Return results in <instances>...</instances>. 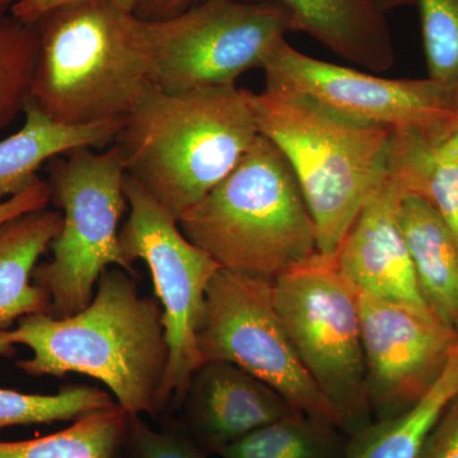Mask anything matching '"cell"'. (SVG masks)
Returning <instances> with one entry per match:
<instances>
[{
  "instance_id": "13",
  "label": "cell",
  "mask_w": 458,
  "mask_h": 458,
  "mask_svg": "<svg viewBox=\"0 0 458 458\" xmlns=\"http://www.w3.org/2000/svg\"><path fill=\"white\" fill-rule=\"evenodd\" d=\"M180 408L181 426L207 454H221L259 428L300 412L270 386L219 360L192 373Z\"/></svg>"
},
{
  "instance_id": "5",
  "label": "cell",
  "mask_w": 458,
  "mask_h": 458,
  "mask_svg": "<svg viewBox=\"0 0 458 458\" xmlns=\"http://www.w3.org/2000/svg\"><path fill=\"white\" fill-rule=\"evenodd\" d=\"M177 222L221 269L254 278L274 282L318 254L315 223L294 172L261 134L231 174Z\"/></svg>"
},
{
  "instance_id": "17",
  "label": "cell",
  "mask_w": 458,
  "mask_h": 458,
  "mask_svg": "<svg viewBox=\"0 0 458 458\" xmlns=\"http://www.w3.org/2000/svg\"><path fill=\"white\" fill-rule=\"evenodd\" d=\"M399 221L428 309L458 334V241L439 214L417 197H401Z\"/></svg>"
},
{
  "instance_id": "14",
  "label": "cell",
  "mask_w": 458,
  "mask_h": 458,
  "mask_svg": "<svg viewBox=\"0 0 458 458\" xmlns=\"http://www.w3.org/2000/svg\"><path fill=\"white\" fill-rule=\"evenodd\" d=\"M401 194L386 179L358 214L335 255L344 276L363 293L428 310L399 221Z\"/></svg>"
},
{
  "instance_id": "22",
  "label": "cell",
  "mask_w": 458,
  "mask_h": 458,
  "mask_svg": "<svg viewBox=\"0 0 458 458\" xmlns=\"http://www.w3.org/2000/svg\"><path fill=\"white\" fill-rule=\"evenodd\" d=\"M346 434L327 421L291 415L229 445L222 458H343Z\"/></svg>"
},
{
  "instance_id": "1",
  "label": "cell",
  "mask_w": 458,
  "mask_h": 458,
  "mask_svg": "<svg viewBox=\"0 0 458 458\" xmlns=\"http://www.w3.org/2000/svg\"><path fill=\"white\" fill-rule=\"evenodd\" d=\"M14 345L32 351V358L16 361L27 375L81 373L106 386L131 417L162 412L170 357L164 310L157 298L140 294L128 271H105L89 306L71 318L33 313L16 327H0V355H13Z\"/></svg>"
},
{
  "instance_id": "7",
  "label": "cell",
  "mask_w": 458,
  "mask_h": 458,
  "mask_svg": "<svg viewBox=\"0 0 458 458\" xmlns=\"http://www.w3.org/2000/svg\"><path fill=\"white\" fill-rule=\"evenodd\" d=\"M274 302L304 369L348 436L373 420L361 345L360 292L335 256L313 255L273 282Z\"/></svg>"
},
{
  "instance_id": "11",
  "label": "cell",
  "mask_w": 458,
  "mask_h": 458,
  "mask_svg": "<svg viewBox=\"0 0 458 458\" xmlns=\"http://www.w3.org/2000/svg\"><path fill=\"white\" fill-rule=\"evenodd\" d=\"M267 89L315 99L357 122L441 143L458 116V87L430 80H388L322 62L280 42L262 68Z\"/></svg>"
},
{
  "instance_id": "15",
  "label": "cell",
  "mask_w": 458,
  "mask_h": 458,
  "mask_svg": "<svg viewBox=\"0 0 458 458\" xmlns=\"http://www.w3.org/2000/svg\"><path fill=\"white\" fill-rule=\"evenodd\" d=\"M284 9L293 32H304L352 64L373 72L393 66L387 13L372 0H243Z\"/></svg>"
},
{
  "instance_id": "20",
  "label": "cell",
  "mask_w": 458,
  "mask_h": 458,
  "mask_svg": "<svg viewBox=\"0 0 458 458\" xmlns=\"http://www.w3.org/2000/svg\"><path fill=\"white\" fill-rule=\"evenodd\" d=\"M388 179L401 197L427 201L458 241V164L439 143L420 135L393 132Z\"/></svg>"
},
{
  "instance_id": "23",
  "label": "cell",
  "mask_w": 458,
  "mask_h": 458,
  "mask_svg": "<svg viewBox=\"0 0 458 458\" xmlns=\"http://www.w3.org/2000/svg\"><path fill=\"white\" fill-rule=\"evenodd\" d=\"M113 394L92 386H65L54 394H33L0 388V432L14 426L77 420L116 405Z\"/></svg>"
},
{
  "instance_id": "34",
  "label": "cell",
  "mask_w": 458,
  "mask_h": 458,
  "mask_svg": "<svg viewBox=\"0 0 458 458\" xmlns=\"http://www.w3.org/2000/svg\"><path fill=\"white\" fill-rule=\"evenodd\" d=\"M8 11L7 8L4 7V5L0 4V13H3V12Z\"/></svg>"
},
{
  "instance_id": "19",
  "label": "cell",
  "mask_w": 458,
  "mask_h": 458,
  "mask_svg": "<svg viewBox=\"0 0 458 458\" xmlns=\"http://www.w3.org/2000/svg\"><path fill=\"white\" fill-rule=\"evenodd\" d=\"M458 396V342L442 375L415 405L346 436L343 458H418L442 412Z\"/></svg>"
},
{
  "instance_id": "4",
  "label": "cell",
  "mask_w": 458,
  "mask_h": 458,
  "mask_svg": "<svg viewBox=\"0 0 458 458\" xmlns=\"http://www.w3.org/2000/svg\"><path fill=\"white\" fill-rule=\"evenodd\" d=\"M256 123L294 172L315 223L318 252L334 256L384 185L393 132L276 89L252 92Z\"/></svg>"
},
{
  "instance_id": "33",
  "label": "cell",
  "mask_w": 458,
  "mask_h": 458,
  "mask_svg": "<svg viewBox=\"0 0 458 458\" xmlns=\"http://www.w3.org/2000/svg\"><path fill=\"white\" fill-rule=\"evenodd\" d=\"M16 2L17 0H0V4L4 5L5 8L9 9Z\"/></svg>"
},
{
  "instance_id": "8",
  "label": "cell",
  "mask_w": 458,
  "mask_h": 458,
  "mask_svg": "<svg viewBox=\"0 0 458 458\" xmlns=\"http://www.w3.org/2000/svg\"><path fill=\"white\" fill-rule=\"evenodd\" d=\"M143 21L153 84L168 92L236 84L264 68L293 32L284 9L243 0H200L174 16Z\"/></svg>"
},
{
  "instance_id": "27",
  "label": "cell",
  "mask_w": 458,
  "mask_h": 458,
  "mask_svg": "<svg viewBox=\"0 0 458 458\" xmlns=\"http://www.w3.org/2000/svg\"><path fill=\"white\" fill-rule=\"evenodd\" d=\"M418 458H458V396L434 424Z\"/></svg>"
},
{
  "instance_id": "9",
  "label": "cell",
  "mask_w": 458,
  "mask_h": 458,
  "mask_svg": "<svg viewBox=\"0 0 458 458\" xmlns=\"http://www.w3.org/2000/svg\"><path fill=\"white\" fill-rule=\"evenodd\" d=\"M125 194L129 216L120 229V245L129 264L146 262L164 310L170 351L159 393L164 412L180 408L192 373L203 363L198 333L204 321L208 285L221 267L190 242L177 219L129 174Z\"/></svg>"
},
{
  "instance_id": "10",
  "label": "cell",
  "mask_w": 458,
  "mask_h": 458,
  "mask_svg": "<svg viewBox=\"0 0 458 458\" xmlns=\"http://www.w3.org/2000/svg\"><path fill=\"white\" fill-rule=\"evenodd\" d=\"M198 346L203 363L234 364L270 386L297 411L344 432L342 415L313 382L286 333L270 280L216 271L208 285Z\"/></svg>"
},
{
  "instance_id": "2",
  "label": "cell",
  "mask_w": 458,
  "mask_h": 458,
  "mask_svg": "<svg viewBox=\"0 0 458 458\" xmlns=\"http://www.w3.org/2000/svg\"><path fill=\"white\" fill-rule=\"evenodd\" d=\"M251 90L237 84L168 92L150 86L114 140L126 174L179 219L251 149Z\"/></svg>"
},
{
  "instance_id": "31",
  "label": "cell",
  "mask_w": 458,
  "mask_h": 458,
  "mask_svg": "<svg viewBox=\"0 0 458 458\" xmlns=\"http://www.w3.org/2000/svg\"><path fill=\"white\" fill-rule=\"evenodd\" d=\"M439 147H441L445 155L450 156L458 164V116L454 129H452L448 137L439 143Z\"/></svg>"
},
{
  "instance_id": "30",
  "label": "cell",
  "mask_w": 458,
  "mask_h": 458,
  "mask_svg": "<svg viewBox=\"0 0 458 458\" xmlns=\"http://www.w3.org/2000/svg\"><path fill=\"white\" fill-rule=\"evenodd\" d=\"M200 0H144L137 14L143 20H162L181 13Z\"/></svg>"
},
{
  "instance_id": "21",
  "label": "cell",
  "mask_w": 458,
  "mask_h": 458,
  "mask_svg": "<svg viewBox=\"0 0 458 458\" xmlns=\"http://www.w3.org/2000/svg\"><path fill=\"white\" fill-rule=\"evenodd\" d=\"M128 418L116 403L41 438L0 441V458H117L125 441Z\"/></svg>"
},
{
  "instance_id": "26",
  "label": "cell",
  "mask_w": 458,
  "mask_h": 458,
  "mask_svg": "<svg viewBox=\"0 0 458 458\" xmlns=\"http://www.w3.org/2000/svg\"><path fill=\"white\" fill-rule=\"evenodd\" d=\"M123 451L126 458H207L177 421L153 429L141 417L128 418Z\"/></svg>"
},
{
  "instance_id": "12",
  "label": "cell",
  "mask_w": 458,
  "mask_h": 458,
  "mask_svg": "<svg viewBox=\"0 0 458 458\" xmlns=\"http://www.w3.org/2000/svg\"><path fill=\"white\" fill-rule=\"evenodd\" d=\"M364 384L373 420L411 408L442 375L458 334L432 312L360 292Z\"/></svg>"
},
{
  "instance_id": "24",
  "label": "cell",
  "mask_w": 458,
  "mask_h": 458,
  "mask_svg": "<svg viewBox=\"0 0 458 458\" xmlns=\"http://www.w3.org/2000/svg\"><path fill=\"white\" fill-rule=\"evenodd\" d=\"M38 29L7 11L0 13V131L25 113L31 99Z\"/></svg>"
},
{
  "instance_id": "16",
  "label": "cell",
  "mask_w": 458,
  "mask_h": 458,
  "mask_svg": "<svg viewBox=\"0 0 458 458\" xmlns=\"http://www.w3.org/2000/svg\"><path fill=\"white\" fill-rule=\"evenodd\" d=\"M25 122L0 140V203L31 188L38 172L51 159L78 148H101L114 143L123 120L66 125L51 119L30 99Z\"/></svg>"
},
{
  "instance_id": "18",
  "label": "cell",
  "mask_w": 458,
  "mask_h": 458,
  "mask_svg": "<svg viewBox=\"0 0 458 458\" xmlns=\"http://www.w3.org/2000/svg\"><path fill=\"white\" fill-rule=\"evenodd\" d=\"M60 210H35L0 225V327L49 313L50 297L33 282L41 256L62 228Z\"/></svg>"
},
{
  "instance_id": "6",
  "label": "cell",
  "mask_w": 458,
  "mask_h": 458,
  "mask_svg": "<svg viewBox=\"0 0 458 458\" xmlns=\"http://www.w3.org/2000/svg\"><path fill=\"white\" fill-rule=\"evenodd\" d=\"M60 157L47 165V183L51 201L63 214L62 228L50 245L53 258L38 265L33 282L49 294V315L64 318L89 306L99 276L111 267L132 276L137 271L120 245L128 199L117 147L105 152L78 148Z\"/></svg>"
},
{
  "instance_id": "32",
  "label": "cell",
  "mask_w": 458,
  "mask_h": 458,
  "mask_svg": "<svg viewBox=\"0 0 458 458\" xmlns=\"http://www.w3.org/2000/svg\"><path fill=\"white\" fill-rule=\"evenodd\" d=\"M372 2L385 13H388L393 9L403 7V5L412 4V0H372Z\"/></svg>"
},
{
  "instance_id": "35",
  "label": "cell",
  "mask_w": 458,
  "mask_h": 458,
  "mask_svg": "<svg viewBox=\"0 0 458 458\" xmlns=\"http://www.w3.org/2000/svg\"><path fill=\"white\" fill-rule=\"evenodd\" d=\"M117 458H119V457H117Z\"/></svg>"
},
{
  "instance_id": "25",
  "label": "cell",
  "mask_w": 458,
  "mask_h": 458,
  "mask_svg": "<svg viewBox=\"0 0 458 458\" xmlns=\"http://www.w3.org/2000/svg\"><path fill=\"white\" fill-rule=\"evenodd\" d=\"M430 80L458 87V0H412Z\"/></svg>"
},
{
  "instance_id": "29",
  "label": "cell",
  "mask_w": 458,
  "mask_h": 458,
  "mask_svg": "<svg viewBox=\"0 0 458 458\" xmlns=\"http://www.w3.org/2000/svg\"><path fill=\"white\" fill-rule=\"evenodd\" d=\"M78 2H86V0H17L8 11L18 20L35 25L42 16L49 13L53 9ZM111 2L131 9L137 13L138 8L143 4L144 0H111Z\"/></svg>"
},
{
  "instance_id": "3",
  "label": "cell",
  "mask_w": 458,
  "mask_h": 458,
  "mask_svg": "<svg viewBox=\"0 0 458 458\" xmlns=\"http://www.w3.org/2000/svg\"><path fill=\"white\" fill-rule=\"evenodd\" d=\"M31 101L66 125L125 120L150 86L144 21L111 0L53 9L35 23Z\"/></svg>"
},
{
  "instance_id": "28",
  "label": "cell",
  "mask_w": 458,
  "mask_h": 458,
  "mask_svg": "<svg viewBox=\"0 0 458 458\" xmlns=\"http://www.w3.org/2000/svg\"><path fill=\"white\" fill-rule=\"evenodd\" d=\"M50 201L49 183L38 179L31 188L0 203V225L23 214L49 208Z\"/></svg>"
}]
</instances>
